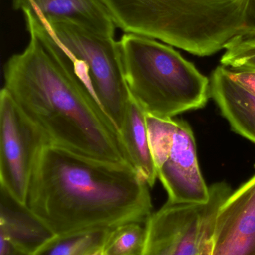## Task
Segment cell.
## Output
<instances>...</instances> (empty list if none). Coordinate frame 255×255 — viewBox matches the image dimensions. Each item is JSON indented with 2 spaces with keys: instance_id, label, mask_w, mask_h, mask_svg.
Masks as SVG:
<instances>
[{
  "instance_id": "cell-1",
  "label": "cell",
  "mask_w": 255,
  "mask_h": 255,
  "mask_svg": "<svg viewBox=\"0 0 255 255\" xmlns=\"http://www.w3.org/2000/svg\"><path fill=\"white\" fill-rule=\"evenodd\" d=\"M149 185L130 163L82 155L48 143L40 153L27 208L54 235L145 224Z\"/></svg>"
},
{
  "instance_id": "cell-2",
  "label": "cell",
  "mask_w": 255,
  "mask_h": 255,
  "mask_svg": "<svg viewBox=\"0 0 255 255\" xmlns=\"http://www.w3.org/2000/svg\"><path fill=\"white\" fill-rule=\"evenodd\" d=\"M23 52L4 66V85L49 142L82 155L130 163L119 131L59 49L29 31Z\"/></svg>"
},
{
  "instance_id": "cell-3",
  "label": "cell",
  "mask_w": 255,
  "mask_h": 255,
  "mask_svg": "<svg viewBox=\"0 0 255 255\" xmlns=\"http://www.w3.org/2000/svg\"><path fill=\"white\" fill-rule=\"evenodd\" d=\"M126 34L158 40L199 57L245 37L255 0H99Z\"/></svg>"
},
{
  "instance_id": "cell-4",
  "label": "cell",
  "mask_w": 255,
  "mask_h": 255,
  "mask_svg": "<svg viewBox=\"0 0 255 255\" xmlns=\"http://www.w3.org/2000/svg\"><path fill=\"white\" fill-rule=\"evenodd\" d=\"M119 44L129 94L145 113L172 118L206 106L210 79L172 46L133 34Z\"/></svg>"
},
{
  "instance_id": "cell-5",
  "label": "cell",
  "mask_w": 255,
  "mask_h": 255,
  "mask_svg": "<svg viewBox=\"0 0 255 255\" xmlns=\"http://www.w3.org/2000/svg\"><path fill=\"white\" fill-rule=\"evenodd\" d=\"M63 54L120 133L130 95L124 79L119 41L67 21L39 19L22 10Z\"/></svg>"
},
{
  "instance_id": "cell-6",
  "label": "cell",
  "mask_w": 255,
  "mask_h": 255,
  "mask_svg": "<svg viewBox=\"0 0 255 255\" xmlns=\"http://www.w3.org/2000/svg\"><path fill=\"white\" fill-rule=\"evenodd\" d=\"M205 204L166 202L148 217L145 239L139 255H200L209 253L210 239L222 205L232 193L221 181L209 187Z\"/></svg>"
},
{
  "instance_id": "cell-7",
  "label": "cell",
  "mask_w": 255,
  "mask_h": 255,
  "mask_svg": "<svg viewBox=\"0 0 255 255\" xmlns=\"http://www.w3.org/2000/svg\"><path fill=\"white\" fill-rule=\"evenodd\" d=\"M49 142L8 91L0 92V183L19 205L26 207L28 190L40 153Z\"/></svg>"
},
{
  "instance_id": "cell-8",
  "label": "cell",
  "mask_w": 255,
  "mask_h": 255,
  "mask_svg": "<svg viewBox=\"0 0 255 255\" xmlns=\"http://www.w3.org/2000/svg\"><path fill=\"white\" fill-rule=\"evenodd\" d=\"M178 127L167 159L157 169V177L173 204H205L210 198L197 158L196 139L190 126L178 120Z\"/></svg>"
},
{
  "instance_id": "cell-9",
  "label": "cell",
  "mask_w": 255,
  "mask_h": 255,
  "mask_svg": "<svg viewBox=\"0 0 255 255\" xmlns=\"http://www.w3.org/2000/svg\"><path fill=\"white\" fill-rule=\"evenodd\" d=\"M209 255H255V175L220 208Z\"/></svg>"
},
{
  "instance_id": "cell-10",
  "label": "cell",
  "mask_w": 255,
  "mask_h": 255,
  "mask_svg": "<svg viewBox=\"0 0 255 255\" xmlns=\"http://www.w3.org/2000/svg\"><path fill=\"white\" fill-rule=\"evenodd\" d=\"M210 94L232 130L255 144V95L220 65L210 79Z\"/></svg>"
},
{
  "instance_id": "cell-11",
  "label": "cell",
  "mask_w": 255,
  "mask_h": 255,
  "mask_svg": "<svg viewBox=\"0 0 255 255\" xmlns=\"http://www.w3.org/2000/svg\"><path fill=\"white\" fill-rule=\"evenodd\" d=\"M24 9L39 19L67 21L106 37H114L117 28L99 0H28Z\"/></svg>"
},
{
  "instance_id": "cell-12",
  "label": "cell",
  "mask_w": 255,
  "mask_h": 255,
  "mask_svg": "<svg viewBox=\"0 0 255 255\" xmlns=\"http://www.w3.org/2000/svg\"><path fill=\"white\" fill-rule=\"evenodd\" d=\"M0 236L16 250L31 255L55 236L29 211L1 190Z\"/></svg>"
},
{
  "instance_id": "cell-13",
  "label": "cell",
  "mask_w": 255,
  "mask_h": 255,
  "mask_svg": "<svg viewBox=\"0 0 255 255\" xmlns=\"http://www.w3.org/2000/svg\"><path fill=\"white\" fill-rule=\"evenodd\" d=\"M120 136L130 164L150 187H154L158 177L150 145L146 113L131 97L127 105Z\"/></svg>"
},
{
  "instance_id": "cell-14",
  "label": "cell",
  "mask_w": 255,
  "mask_h": 255,
  "mask_svg": "<svg viewBox=\"0 0 255 255\" xmlns=\"http://www.w3.org/2000/svg\"><path fill=\"white\" fill-rule=\"evenodd\" d=\"M112 229L55 235L29 255H85L103 247Z\"/></svg>"
},
{
  "instance_id": "cell-15",
  "label": "cell",
  "mask_w": 255,
  "mask_h": 255,
  "mask_svg": "<svg viewBox=\"0 0 255 255\" xmlns=\"http://www.w3.org/2000/svg\"><path fill=\"white\" fill-rule=\"evenodd\" d=\"M145 239L143 223H127L113 228L103 244V255H139Z\"/></svg>"
},
{
  "instance_id": "cell-16",
  "label": "cell",
  "mask_w": 255,
  "mask_h": 255,
  "mask_svg": "<svg viewBox=\"0 0 255 255\" xmlns=\"http://www.w3.org/2000/svg\"><path fill=\"white\" fill-rule=\"evenodd\" d=\"M151 152L157 169L167 159L178 127V120L159 118L146 114Z\"/></svg>"
},
{
  "instance_id": "cell-17",
  "label": "cell",
  "mask_w": 255,
  "mask_h": 255,
  "mask_svg": "<svg viewBox=\"0 0 255 255\" xmlns=\"http://www.w3.org/2000/svg\"><path fill=\"white\" fill-rule=\"evenodd\" d=\"M220 62L232 70L255 71V37L241 39L229 45Z\"/></svg>"
},
{
  "instance_id": "cell-18",
  "label": "cell",
  "mask_w": 255,
  "mask_h": 255,
  "mask_svg": "<svg viewBox=\"0 0 255 255\" xmlns=\"http://www.w3.org/2000/svg\"><path fill=\"white\" fill-rule=\"evenodd\" d=\"M229 69V68H228ZM231 76L255 95V71L229 69Z\"/></svg>"
},
{
  "instance_id": "cell-19",
  "label": "cell",
  "mask_w": 255,
  "mask_h": 255,
  "mask_svg": "<svg viewBox=\"0 0 255 255\" xmlns=\"http://www.w3.org/2000/svg\"><path fill=\"white\" fill-rule=\"evenodd\" d=\"M28 0H13V7L14 10H22L26 7Z\"/></svg>"
},
{
  "instance_id": "cell-20",
  "label": "cell",
  "mask_w": 255,
  "mask_h": 255,
  "mask_svg": "<svg viewBox=\"0 0 255 255\" xmlns=\"http://www.w3.org/2000/svg\"><path fill=\"white\" fill-rule=\"evenodd\" d=\"M102 248L98 249V250H94V251L91 252V253H88V254L85 255H103V252H102Z\"/></svg>"
},
{
  "instance_id": "cell-21",
  "label": "cell",
  "mask_w": 255,
  "mask_h": 255,
  "mask_svg": "<svg viewBox=\"0 0 255 255\" xmlns=\"http://www.w3.org/2000/svg\"><path fill=\"white\" fill-rule=\"evenodd\" d=\"M209 255V253H203V254H202V255Z\"/></svg>"
},
{
  "instance_id": "cell-22",
  "label": "cell",
  "mask_w": 255,
  "mask_h": 255,
  "mask_svg": "<svg viewBox=\"0 0 255 255\" xmlns=\"http://www.w3.org/2000/svg\"><path fill=\"white\" fill-rule=\"evenodd\" d=\"M23 255V254H16V255Z\"/></svg>"
}]
</instances>
